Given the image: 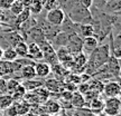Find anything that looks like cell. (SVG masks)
<instances>
[{
  "label": "cell",
  "instance_id": "cell-1",
  "mask_svg": "<svg viewBox=\"0 0 121 116\" xmlns=\"http://www.w3.org/2000/svg\"><path fill=\"white\" fill-rule=\"evenodd\" d=\"M110 57V48L109 45H101L93 49L90 54V57L87 59L86 67H85V73L91 75L98 69H100Z\"/></svg>",
  "mask_w": 121,
  "mask_h": 116
},
{
  "label": "cell",
  "instance_id": "cell-2",
  "mask_svg": "<svg viewBox=\"0 0 121 116\" xmlns=\"http://www.w3.org/2000/svg\"><path fill=\"white\" fill-rule=\"evenodd\" d=\"M67 16L74 24H90V21H92V13L90 9L84 8L78 2L67 12Z\"/></svg>",
  "mask_w": 121,
  "mask_h": 116
},
{
  "label": "cell",
  "instance_id": "cell-3",
  "mask_svg": "<svg viewBox=\"0 0 121 116\" xmlns=\"http://www.w3.org/2000/svg\"><path fill=\"white\" fill-rule=\"evenodd\" d=\"M102 111L107 116H119L121 111L120 97H109L104 100Z\"/></svg>",
  "mask_w": 121,
  "mask_h": 116
},
{
  "label": "cell",
  "instance_id": "cell-4",
  "mask_svg": "<svg viewBox=\"0 0 121 116\" xmlns=\"http://www.w3.org/2000/svg\"><path fill=\"white\" fill-rule=\"evenodd\" d=\"M65 19H66L65 11L60 7H56V8L52 9V10H48L47 15H46V21L49 25L55 27L62 26L63 22L65 21Z\"/></svg>",
  "mask_w": 121,
  "mask_h": 116
},
{
  "label": "cell",
  "instance_id": "cell-5",
  "mask_svg": "<svg viewBox=\"0 0 121 116\" xmlns=\"http://www.w3.org/2000/svg\"><path fill=\"white\" fill-rule=\"evenodd\" d=\"M102 93L108 98L109 97H120V94H121L120 83L117 82V80H112V82L107 83L103 86Z\"/></svg>",
  "mask_w": 121,
  "mask_h": 116
},
{
  "label": "cell",
  "instance_id": "cell-6",
  "mask_svg": "<svg viewBox=\"0 0 121 116\" xmlns=\"http://www.w3.org/2000/svg\"><path fill=\"white\" fill-rule=\"evenodd\" d=\"M46 89L49 92V93H60L62 90L65 89L64 87V83L56 79V78H51V79H47L46 82L44 83L43 85Z\"/></svg>",
  "mask_w": 121,
  "mask_h": 116
},
{
  "label": "cell",
  "instance_id": "cell-7",
  "mask_svg": "<svg viewBox=\"0 0 121 116\" xmlns=\"http://www.w3.org/2000/svg\"><path fill=\"white\" fill-rule=\"evenodd\" d=\"M35 72H36V76L37 77L46 78L49 76V74L52 73V68H51V65L48 63L39 60L38 63L35 65Z\"/></svg>",
  "mask_w": 121,
  "mask_h": 116
},
{
  "label": "cell",
  "instance_id": "cell-8",
  "mask_svg": "<svg viewBox=\"0 0 121 116\" xmlns=\"http://www.w3.org/2000/svg\"><path fill=\"white\" fill-rule=\"evenodd\" d=\"M28 45V54H27V58L31 60H42L43 59V52L39 48L37 43H31L27 44Z\"/></svg>",
  "mask_w": 121,
  "mask_h": 116
},
{
  "label": "cell",
  "instance_id": "cell-9",
  "mask_svg": "<svg viewBox=\"0 0 121 116\" xmlns=\"http://www.w3.org/2000/svg\"><path fill=\"white\" fill-rule=\"evenodd\" d=\"M105 64H107L109 73L112 74V76H116V77L119 78V75H120V59H118V58L113 56H110Z\"/></svg>",
  "mask_w": 121,
  "mask_h": 116
},
{
  "label": "cell",
  "instance_id": "cell-10",
  "mask_svg": "<svg viewBox=\"0 0 121 116\" xmlns=\"http://www.w3.org/2000/svg\"><path fill=\"white\" fill-rule=\"evenodd\" d=\"M44 111H45V113H47V114H49V115H57L58 113L60 112V103L57 102V100H54V99H49L48 98L46 102H45V104H44Z\"/></svg>",
  "mask_w": 121,
  "mask_h": 116
},
{
  "label": "cell",
  "instance_id": "cell-11",
  "mask_svg": "<svg viewBox=\"0 0 121 116\" xmlns=\"http://www.w3.org/2000/svg\"><path fill=\"white\" fill-rule=\"evenodd\" d=\"M51 68H52V73L56 76V79L60 80V82H63L65 78H66V76L69 74V69L65 68L60 63H57V64L52 65V66H51Z\"/></svg>",
  "mask_w": 121,
  "mask_h": 116
},
{
  "label": "cell",
  "instance_id": "cell-12",
  "mask_svg": "<svg viewBox=\"0 0 121 116\" xmlns=\"http://www.w3.org/2000/svg\"><path fill=\"white\" fill-rule=\"evenodd\" d=\"M20 73V76L24 80H29L34 79L36 77V72H35V65H25L18 70Z\"/></svg>",
  "mask_w": 121,
  "mask_h": 116
},
{
  "label": "cell",
  "instance_id": "cell-13",
  "mask_svg": "<svg viewBox=\"0 0 121 116\" xmlns=\"http://www.w3.org/2000/svg\"><path fill=\"white\" fill-rule=\"evenodd\" d=\"M99 46V40L95 36H91V37H85L82 40V49L86 50L87 52H91L93 49Z\"/></svg>",
  "mask_w": 121,
  "mask_h": 116
},
{
  "label": "cell",
  "instance_id": "cell-14",
  "mask_svg": "<svg viewBox=\"0 0 121 116\" xmlns=\"http://www.w3.org/2000/svg\"><path fill=\"white\" fill-rule=\"evenodd\" d=\"M15 105H16V109H17L18 116L27 115V114L30 112V109H31L30 103H28L26 99H24V98L20 99V100H18L17 103H15Z\"/></svg>",
  "mask_w": 121,
  "mask_h": 116
},
{
  "label": "cell",
  "instance_id": "cell-15",
  "mask_svg": "<svg viewBox=\"0 0 121 116\" xmlns=\"http://www.w3.org/2000/svg\"><path fill=\"white\" fill-rule=\"evenodd\" d=\"M69 103H71V106L72 107H75V108H83L85 106V98H84V96H83L81 93H78V92H75L72 94V98L69 100Z\"/></svg>",
  "mask_w": 121,
  "mask_h": 116
},
{
  "label": "cell",
  "instance_id": "cell-16",
  "mask_svg": "<svg viewBox=\"0 0 121 116\" xmlns=\"http://www.w3.org/2000/svg\"><path fill=\"white\" fill-rule=\"evenodd\" d=\"M15 73V68H13V61H8V60H0V74L4 76V75H10V74Z\"/></svg>",
  "mask_w": 121,
  "mask_h": 116
},
{
  "label": "cell",
  "instance_id": "cell-17",
  "mask_svg": "<svg viewBox=\"0 0 121 116\" xmlns=\"http://www.w3.org/2000/svg\"><path fill=\"white\" fill-rule=\"evenodd\" d=\"M33 93L36 95V97H37L39 103H45V102L49 98V95H51V93L44 86H40V87H38V88L34 89Z\"/></svg>",
  "mask_w": 121,
  "mask_h": 116
},
{
  "label": "cell",
  "instance_id": "cell-18",
  "mask_svg": "<svg viewBox=\"0 0 121 116\" xmlns=\"http://www.w3.org/2000/svg\"><path fill=\"white\" fill-rule=\"evenodd\" d=\"M80 34L83 38L85 37H91L95 35L94 26L91 24H80Z\"/></svg>",
  "mask_w": 121,
  "mask_h": 116
},
{
  "label": "cell",
  "instance_id": "cell-19",
  "mask_svg": "<svg viewBox=\"0 0 121 116\" xmlns=\"http://www.w3.org/2000/svg\"><path fill=\"white\" fill-rule=\"evenodd\" d=\"M89 84V90H91L92 93H94L95 95H100L103 90V83L101 82L100 79H91Z\"/></svg>",
  "mask_w": 121,
  "mask_h": 116
},
{
  "label": "cell",
  "instance_id": "cell-20",
  "mask_svg": "<svg viewBox=\"0 0 121 116\" xmlns=\"http://www.w3.org/2000/svg\"><path fill=\"white\" fill-rule=\"evenodd\" d=\"M13 49H15V52H17L18 57H27V54H28V45H27V43L25 40L16 44L13 46Z\"/></svg>",
  "mask_w": 121,
  "mask_h": 116
},
{
  "label": "cell",
  "instance_id": "cell-21",
  "mask_svg": "<svg viewBox=\"0 0 121 116\" xmlns=\"http://www.w3.org/2000/svg\"><path fill=\"white\" fill-rule=\"evenodd\" d=\"M26 93H27V90H26V88L22 86V84L20 83L19 85H18L15 89L13 90V93H11V97H13V102L15 100H20V99H22L24 97H25V95H26Z\"/></svg>",
  "mask_w": 121,
  "mask_h": 116
},
{
  "label": "cell",
  "instance_id": "cell-22",
  "mask_svg": "<svg viewBox=\"0 0 121 116\" xmlns=\"http://www.w3.org/2000/svg\"><path fill=\"white\" fill-rule=\"evenodd\" d=\"M13 104V99L10 94H2L0 95V109H7L9 106Z\"/></svg>",
  "mask_w": 121,
  "mask_h": 116
},
{
  "label": "cell",
  "instance_id": "cell-23",
  "mask_svg": "<svg viewBox=\"0 0 121 116\" xmlns=\"http://www.w3.org/2000/svg\"><path fill=\"white\" fill-rule=\"evenodd\" d=\"M28 8H29V10H30V13L39 15L44 9L43 8V2H42V0H31Z\"/></svg>",
  "mask_w": 121,
  "mask_h": 116
},
{
  "label": "cell",
  "instance_id": "cell-24",
  "mask_svg": "<svg viewBox=\"0 0 121 116\" xmlns=\"http://www.w3.org/2000/svg\"><path fill=\"white\" fill-rule=\"evenodd\" d=\"M43 85H44V83L39 82V80H35V78L34 79H29V80H25V82L22 83V86L26 88L27 92H33L34 89L43 86Z\"/></svg>",
  "mask_w": 121,
  "mask_h": 116
},
{
  "label": "cell",
  "instance_id": "cell-25",
  "mask_svg": "<svg viewBox=\"0 0 121 116\" xmlns=\"http://www.w3.org/2000/svg\"><path fill=\"white\" fill-rule=\"evenodd\" d=\"M18 58L17 52H15L13 47H9L7 49H4L2 52V59L4 60H8V61H13Z\"/></svg>",
  "mask_w": 121,
  "mask_h": 116
},
{
  "label": "cell",
  "instance_id": "cell-26",
  "mask_svg": "<svg viewBox=\"0 0 121 116\" xmlns=\"http://www.w3.org/2000/svg\"><path fill=\"white\" fill-rule=\"evenodd\" d=\"M16 17H17V19H16L17 25H22V24H25L26 21H28V20L30 19V10H29V8H25L22 12L19 13V15H17Z\"/></svg>",
  "mask_w": 121,
  "mask_h": 116
},
{
  "label": "cell",
  "instance_id": "cell-27",
  "mask_svg": "<svg viewBox=\"0 0 121 116\" xmlns=\"http://www.w3.org/2000/svg\"><path fill=\"white\" fill-rule=\"evenodd\" d=\"M57 1H58V7L62 8L64 11L67 10V12L78 2V0H57Z\"/></svg>",
  "mask_w": 121,
  "mask_h": 116
},
{
  "label": "cell",
  "instance_id": "cell-28",
  "mask_svg": "<svg viewBox=\"0 0 121 116\" xmlns=\"http://www.w3.org/2000/svg\"><path fill=\"white\" fill-rule=\"evenodd\" d=\"M103 103L104 102L102 99H100V97L95 96L90 100L89 105H90V108L93 109V111H101L103 108Z\"/></svg>",
  "mask_w": 121,
  "mask_h": 116
},
{
  "label": "cell",
  "instance_id": "cell-29",
  "mask_svg": "<svg viewBox=\"0 0 121 116\" xmlns=\"http://www.w3.org/2000/svg\"><path fill=\"white\" fill-rule=\"evenodd\" d=\"M24 9H25V7L22 6V2H20V1H18V0H15L9 10H10V12L13 13V16H17V15H19V13L22 12Z\"/></svg>",
  "mask_w": 121,
  "mask_h": 116
},
{
  "label": "cell",
  "instance_id": "cell-30",
  "mask_svg": "<svg viewBox=\"0 0 121 116\" xmlns=\"http://www.w3.org/2000/svg\"><path fill=\"white\" fill-rule=\"evenodd\" d=\"M20 84V82L16 79V78H13V79H9V80H6V92H8V94H11L13 90L16 88Z\"/></svg>",
  "mask_w": 121,
  "mask_h": 116
},
{
  "label": "cell",
  "instance_id": "cell-31",
  "mask_svg": "<svg viewBox=\"0 0 121 116\" xmlns=\"http://www.w3.org/2000/svg\"><path fill=\"white\" fill-rule=\"evenodd\" d=\"M43 2V8L46 10H52V9L58 7V1L57 0H42Z\"/></svg>",
  "mask_w": 121,
  "mask_h": 116
},
{
  "label": "cell",
  "instance_id": "cell-32",
  "mask_svg": "<svg viewBox=\"0 0 121 116\" xmlns=\"http://www.w3.org/2000/svg\"><path fill=\"white\" fill-rule=\"evenodd\" d=\"M7 38H8V40L10 41V44H11L13 46H15V45L18 44L19 41H22V40H24L22 37L20 36V34H18V32H13V34L10 35V36H8Z\"/></svg>",
  "mask_w": 121,
  "mask_h": 116
},
{
  "label": "cell",
  "instance_id": "cell-33",
  "mask_svg": "<svg viewBox=\"0 0 121 116\" xmlns=\"http://www.w3.org/2000/svg\"><path fill=\"white\" fill-rule=\"evenodd\" d=\"M13 1L15 0H0V9H2V10H9Z\"/></svg>",
  "mask_w": 121,
  "mask_h": 116
},
{
  "label": "cell",
  "instance_id": "cell-34",
  "mask_svg": "<svg viewBox=\"0 0 121 116\" xmlns=\"http://www.w3.org/2000/svg\"><path fill=\"white\" fill-rule=\"evenodd\" d=\"M78 93H81L82 95L86 94L87 92H89V84L87 83H81V84H78Z\"/></svg>",
  "mask_w": 121,
  "mask_h": 116
},
{
  "label": "cell",
  "instance_id": "cell-35",
  "mask_svg": "<svg viewBox=\"0 0 121 116\" xmlns=\"http://www.w3.org/2000/svg\"><path fill=\"white\" fill-rule=\"evenodd\" d=\"M7 116H18L17 114V109H16V105H15V102L11 106H9L7 109Z\"/></svg>",
  "mask_w": 121,
  "mask_h": 116
},
{
  "label": "cell",
  "instance_id": "cell-36",
  "mask_svg": "<svg viewBox=\"0 0 121 116\" xmlns=\"http://www.w3.org/2000/svg\"><path fill=\"white\" fill-rule=\"evenodd\" d=\"M78 1L81 6H83L84 8L87 9H90L92 7V4H93V0H78Z\"/></svg>",
  "mask_w": 121,
  "mask_h": 116
},
{
  "label": "cell",
  "instance_id": "cell-37",
  "mask_svg": "<svg viewBox=\"0 0 121 116\" xmlns=\"http://www.w3.org/2000/svg\"><path fill=\"white\" fill-rule=\"evenodd\" d=\"M0 92H6V79L0 77Z\"/></svg>",
  "mask_w": 121,
  "mask_h": 116
},
{
  "label": "cell",
  "instance_id": "cell-38",
  "mask_svg": "<svg viewBox=\"0 0 121 116\" xmlns=\"http://www.w3.org/2000/svg\"><path fill=\"white\" fill-rule=\"evenodd\" d=\"M18 1H20L22 4V6L25 7V8H28L29 7V4H30V1L31 0H18Z\"/></svg>",
  "mask_w": 121,
  "mask_h": 116
},
{
  "label": "cell",
  "instance_id": "cell-39",
  "mask_svg": "<svg viewBox=\"0 0 121 116\" xmlns=\"http://www.w3.org/2000/svg\"><path fill=\"white\" fill-rule=\"evenodd\" d=\"M2 52H4V49L0 47V60L2 59Z\"/></svg>",
  "mask_w": 121,
  "mask_h": 116
},
{
  "label": "cell",
  "instance_id": "cell-40",
  "mask_svg": "<svg viewBox=\"0 0 121 116\" xmlns=\"http://www.w3.org/2000/svg\"><path fill=\"white\" fill-rule=\"evenodd\" d=\"M39 116H53V115H49V114H47V113H43L42 115H39Z\"/></svg>",
  "mask_w": 121,
  "mask_h": 116
},
{
  "label": "cell",
  "instance_id": "cell-41",
  "mask_svg": "<svg viewBox=\"0 0 121 116\" xmlns=\"http://www.w3.org/2000/svg\"><path fill=\"white\" fill-rule=\"evenodd\" d=\"M0 116H2V111L0 109Z\"/></svg>",
  "mask_w": 121,
  "mask_h": 116
},
{
  "label": "cell",
  "instance_id": "cell-42",
  "mask_svg": "<svg viewBox=\"0 0 121 116\" xmlns=\"http://www.w3.org/2000/svg\"><path fill=\"white\" fill-rule=\"evenodd\" d=\"M0 77H2V75H1V74H0Z\"/></svg>",
  "mask_w": 121,
  "mask_h": 116
},
{
  "label": "cell",
  "instance_id": "cell-43",
  "mask_svg": "<svg viewBox=\"0 0 121 116\" xmlns=\"http://www.w3.org/2000/svg\"><path fill=\"white\" fill-rule=\"evenodd\" d=\"M60 116H66V115H60Z\"/></svg>",
  "mask_w": 121,
  "mask_h": 116
}]
</instances>
